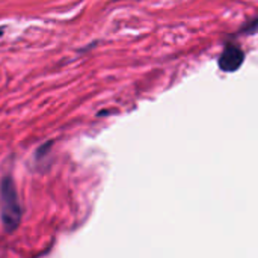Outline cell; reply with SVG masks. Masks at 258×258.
Segmentation results:
<instances>
[{
	"label": "cell",
	"instance_id": "cell-1",
	"mask_svg": "<svg viewBox=\"0 0 258 258\" xmlns=\"http://www.w3.org/2000/svg\"><path fill=\"white\" fill-rule=\"evenodd\" d=\"M0 206H2V222L8 233H12L21 221V206L9 175L3 177L0 183Z\"/></svg>",
	"mask_w": 258,
	"mask_h": 258
},
{
	"label": "cell",
	"instance_id": "cell-2",
	"mask_svg": "<svg viewBox=\"0 0 258 258\" xmlns=\"http://www.w3.org/2000/svg\"><path fill=\"white\" fill-rule=\"evenodd\" d=\"M242 62H243V53L233 45L227 47L219 57V67L224 71H236L240 68Z\"/></svg>",
	"mask_w": 258,
	"mask_h": 258
},
{
	"label": "cell",
	"instance_id": "cell-3",
	"mask_svg": "<svg viewBox=\"0 0 258 258\" xmlns=\"http://www.w3.org/2000/svg\"><path fill=\"white\" fill-rule=\"evenodd\" d=\"M3 32H5V30H3V27H0V36L3 35Z\"/></svg>",
	"mask_w": 258,
	"mask_h": 258
}]
</instances>
